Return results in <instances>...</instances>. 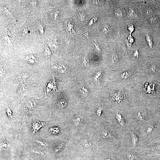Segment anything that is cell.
Here are the masks:
<instances>
[{
    "label": "cell",
    "mask_w": 160,
    "mask_h": 160,
    "mask_svg": "<svg viewBox=\"0 0 160 160\" xmlns=\"http://www.w3.org/2000/svg\"><path fill=\"white\" fill-rule=\"evenodd\" d=\"M157 82L143 73L140 82L135 86L124 89L129 101L144 105H153L158 97L156 92Z\"/></svg>",
    "instance_id": "1"
},
{
    "label": "cell",
    "mask_w": 160,
    "mask_h": 160,
    "mask_svg": "<svg viewBox=\"0 0 160 160\" xmlns=\"http://www.w3.org/2000/svg\"><path fill=\"white\" fill-rule=\"evenodd\" d=\"M131 35L135 44L142 48L148 57L160 56V41L155 29L144 25L137 26Z\"/></svg>",
    "instance_id": "2"
},
{
    "label": "cell",
    "mask_w": 160,
    "mask_h": 160,
    "mask_svg": "<svg viewBox=\"0 0 160 160\" xmlns=\"http://www.w3.org/2000/svg\"><path fill=\"white\" fill-rule=\"evenodd\" d=\"M115 80L119 88H128L136 86L140 81L143 73L139 67L129 63L116 69Z\"/></svg>",
    "instance_id": "3"
},
{
    "label": "cell",
    "mask_w": 160,
    "mask_h": 160,
    "mask_svg": "<svg viewBox=\"0 0 160 160\" xmlns=\"http://www.w3.org/2000/svg\"><path fill=\"white\" fill-rule=\"evenodd\" d=\"M129 111L131 122L128 130L132 129H137L157 113L153 105H144L138 103H133L132 107Z\"/></svg>",
    "instance_id": "4"
},
{
    "label": "cell",
    "mask_w": 160,
    "mask_h": 160,
    "mask_svg": "<svg viewBox=\"0 0 160 160\" xmlns=\"http://www.w3.org/2000/svg\"><path fill=\"white\" fill-rule=\"evenodd\" d=\"M139 133V145H143L160 137V113L155 114L148 122L137 129Z\"/></svg>",
    "instance_id": "5"
},
{
    "label": "cell",
    "mask_w": 160,
    "mask_h": 160,
    "mask_svg": "<svg viewBox=\"0 0 160 160\" xmlns=\"http://www.w3.org/2000/svg\"><path fill=\"white\" fill-rule=\"evenodd\" d=\"M111 46L108 54V62L111 66L116 69L127 63L126 45L124 41H119Z\"/></svg>",
    "instance_id": "6"
},
{
    "label": "cell",
    "mask_w": 160,
    "mask_h": 160,
    "mask_svg": "<svg viewBox=\"0 0 160 160\" xmlns=\"http://www.w3.org/2000/svg\"><path fill=\"white\" fill-rule=\"evenodd\" d=\"M127 17V23H132L135 27L142 26L143 20L141 6L143 0H124Z\"/></svg>",
    "instance_id": "7"
},
{
    "label": "cell",
    "mask_w": 160,
    "mask_h": 160,
    "mask_svg": "<svg viewBox=\"0 0 160 160\" xmlns=\"http://www.w3.org/2000/svg\"><path fill=\"white\" fill-rule=\"evenodd\" d=\"M125 55L127 63L137 67L142 66L148 57L143 49L135 43L130 47L126 46Z\"/></svg>",
    "instance_id": "8"
},
{
    "label": "cell",
    "mask_w": 160,
    "mask_h": 160,
    "mask_svg": "<svg viewBox=\"0 0 160 160\" xmlns=\"http://www.w3.org/2000/svg\"><path fill=\"white\" fill-rule=\"evenodd\" d=\"M139 69L141 73L148 75L153 81L160 83V56L148 57L145 63Z\"/></svg>",
    "instance_id": "9"
},
{
    "label": "cell",
    "mask_w": 160,
    "mask_h": 160,
    "mask_svg": "<svg viewBox=\"0 0 160 160\" xmlns=\"http://www.w3.org/2000/svg\"><path fill=\"white\" fill-rule=\"evenodd\" d=\"M113 113L111 119L112 125L123 132L128 130L131 122L129 110L115 106Z\"/></svg>",
    "instance_id": "10"
},
{
    "label": "cell",
    "mask_w": 160,
    "mask_h": 160,
    "mask_svg": "<svg viewBox=\"0 0 160 160\" xmlns=\"http://www.w3.org/2000/svg\"><path fill=\"white\" fill-rule=\"evenodd\" d=\"M140 136L138 130L130 129L123 132L121 147L123 149H135L139 145Z\"/></svg>",
    "instance_id": "11"
},
{
    "label": "cell",
    "mask_w": 160,
    "mask_h": 160,
    "mask_svg": "<svg viewBox=\"0 0 160 160\" xmlns=\"http://www.w3.org/2000/svg\"><path fill=\"white\" fill-rule=\"evenodd\" d=\"M110 101L115 106L123 107L130 110L133 103L127 100L124 88H119L115 90H110Z\"/></svg>",
    "instance_id": "12"
},
{
    "label": "cell",
    "mask_w": 160,
    "mask_h": 160,
    "mask_svg": "<svg viewBox=\"0 0 160 160\" xmlns=\"http://www.w3.org/2000/svg\"><path fill=\"white\" fill-rule=\"evenodd\" d=\"M141 12L143 20L151 15L160 14V10L153 0H143Z\"/></svg>",
    "instance_id": "13"
},
{
    "label": "cell",
    "mask_w": 160,
    "mask_h": 160,
    "mask_svg": "<svg viewBox=\"0 0 160 160\" xmlns=\"http://www.w3.org/2000/svg\"><path fill=\"white\" fill-rule=\"evenodd\" d=\"M112 4V13L115 19L119 21H125L127 14L124 0L116 1Z\"/></svg>",
    "instance_id": "14"
},
{
    "label": "cell",
    "mask_w": 160,
    "mask_h": 160,
    "mask_svg": "<svg viewBox=\"0 0 160 160\" xmlns=\"http://www.w3.org/2000/svg\"><path fill=\"white\" fill-rule=\"evenodd\" d=\"M135 150L140 154H154L160 152V143L152 141L144 145H138Z\"/></svg>",
    "instance_id": "15"
},
{
    "label": "cell",
    "mask_w": 160,
    "mask_h": 160,
    "mask_svg": "<svg viewBox=\"0 0 160 160\" xmlns=\"http://www.w3.org/2000/svg\"><path fill=\"white\" fill-rule=\"evenodd\" d=\"M151 29H155L160 26V14L151 15L143 20V25Z\"/></svg>",
    "instance_id": "16"
},
{
    "label": "cell",
    "mask_w": 160,
    "mask_h": 160,
    "mask_svg": "<svg viewBox=\"0 0 160 160\" xmlns=\"http://www.w3.org/2000/svg\"><path fill=\"white\" fill-rule=\"evenodd\" d=\"M143 154H140L135 149L123 148V160H143Z\"/></svg>",
    "instance_id": "17"
},
{
    "label": "cell",
    "mask_w": 160,
    "mask_h": 160,
    "mask_svg": "<svg viewBox=\"0 0 160 160\" xmlns=\"http://www.w3.org/2000/svg\"><path fill=\"white\" fill-rule=\"evenodd\" d=\"M34 74V72H33L29 70H23L16 75L13 81V84H17L25 81Z\"/></svg>",
    "instance_id": "18"
},
{
    "label": "cell",
    "mask_w": 160,
    "mask_h": 160,
    "mask_svg": "<svg viewBox=\"0 0 160 160\" xmlns=\"http://www.w3.org/2000/svg\"><path fill=\"white\" fill-rule=\"evenodd\" d=\"M33 87L25 81L19 83L15 92V94L17 95H21L29 91Z\"/></svg>",
    "instance_id": "19"
},
{
    "label": "cell",
    "mask_w": 160,
    "mask_h": 160,
    "mask_svg": "<svg viewBox=\"0 0 160 160\" xmlns=\"http://www.w3.org/2000/svg\"><path fill=\"white\" fill-rule=\"evenodd\" d=\"M57 83L53 78L52 80L49 81L44 88V96L47 97L57 91Z\"/></svg>",
    "instance_id": "20"
},
{
    "label": "cell",
    "mask_w": 160,
    "mask_h": 160,
    "mask_svg": "<svg viewBox=\"0 0 160 160\" xmlns=\"http://www.w3.org/2000/svg\"><path fill=\"white\" fill-rule=\"evenodd\" d=\"M47 124L46 122H41L38 121H34L32 126V130L33 132H37L40 129L46 127Z\"/></svg>",
    "instance_id": "21"
},
{
    "label": "cell",
    "mask_w": 160,
    "mask_h": 160,
    "mask_svg": "<svg viewBox=\"0 0 160 160\" xmlns=\"http://www.w3.org/2000/svg\"><path fill=\"white\" fill-rule=\"evenodd\" d=\"M52 68L59 73L63 74L67 73V69L63 65H56L54 66Z\"/></svg>",
    "instance_id": "22"
},
{
    "label": "cell",
    "mask_w": 160,
    "mask_h": 160,
    "mask_svg": "<svg viewBox=\"0 0 160 160\" xmlns=\"http://www.w3.org/2000/svg\"><path fill=\"white\" fill-rule=\"evenodd\" d=\"M143 160H160V157L153 154H143Z\"/></svg>",
    "instance_id": "23"
},
{
    "label": "cell",
    "mask_w": 160,
    "mask_h": 160,
    "mask_svg": "<svg viewBox=\"0 0 160 160\" xmlns=\"http://www.w3.org/2000/svg\"><path fill=\"white\" fill-rule=\"evenodd\" d=\"M68 102L67 100L63 98L59 99L57 102V105L60 108H65Z\"/></svg>",
    "instance_id": "24"
},
{
    "label": "cell",
    "mask_w": 160,
    "mask_h": 160,
    "mask_svg": "<svg viewBox=\"0 0 160 160\" xmlns=\"http://www.w3.org/2000/svg\"><path fill=\"white\" fill-rule=\"evenodd\" d=\"M103 78V73L101 71L96 72L94 76V79L95 82H98L101 81Z\"/></svg>",
    "instance_id": "25"
},
{
    "label": "cell",
    "mask_w": 160,
    "mask_h": 160,
    "mask_svg": "<svg viewBox=\"0 0 160 160\" xmlns=\"http://www.w3.org/2000/svg\"><path fill=\"white\" fill-rule=\"evenodd\" d=\"M153 106L156 113H160V97H157L153 104Z\"/></svg>",
    "instance_id": "26"
},
{
    "label": "cell",
    "mask_w": 160,
    "mask_h": 160,
    "mask_svg": "<svg viewBox=\"0 0 160 160\" xmlns=\"http://www.w3.org/2000/svg\"><path fill=\"white\" fill-rule=\"evenodd\" d=\"M127 29L129 34H132L135 29V24L132 23H127Z\"/></svg>",
    "instance_id": "27"
},
{
    "label": "cell",
    "mask_w": 160,
    "mask_h": 160,
    "mask_svg": "<svg viewBox=\"0 0 160 160\" xmlns=\"http://www.w3.org/2000/svg\"><path fill=\"white\" fill-rule=\"evenodd\" d=\"M80 91L82 95L84 97L87 96L89 94V92L87 89L83 86L80 87Z\"/></svg>",
    "instance_id": "28"
},
{
    "label": "cell",
    "mask_w": 160,
    "mask_h": 160,
    "mask_svg": "<svg viewBox=\"0 0 160 160\" xmlns=\"http://www.w3.org/2000/svg\"><path fill=\"white\" fill-rule=\"evenodd\" d=\"M105 108V107L102 105H99L96 111L97 115L99 116H101L104 111Z\"/></svg>",
    "instance_id": "29"
},
{
    "label": "cell",
    "mask_w": 160,
    "mask_h": 160,
    "mask_svg": "<svg viewBox=\"0 0 160 160\" xmlns=\"http://www.w3.org/2000/svg\"><path fill=\"white\" fill-rule=\"evenodd\" d=\"M92 3L94 4L99 6L103 7L105 6L106 1L103 0L92 1Z\"/></svg>",
    "instance_id": "30"
},
{
    "label": "cell",
    "mask_w": 160,
    "mask_h": 160,
    "mask_svg": "<svg viewBox=\"0 0 160 160\" xmlns=\"http://www.w3.org/2000/svg\"><path fill=\"white\" fill-rule=\"evenodd\" d=\"M27 60L29 63L31 64H35L36 63V58L34 55H31L27 57Z\"/></svg>",
    "instance_id": "31"
},
{
    "label": "cell",
    "mask_w": 160,
    "mask_h": 160,
    "mask_svg": "<svg viewBox=\"0 0 160 160\" xmlns=\"http://www.w3.org/2000/svg\"><path fill=\"white\" fill-rule=\"evenodd\" d=\"M1 147L3 150H7L9 147V145L6 141H3L1 144Z\"/></svg>",
    "instance_id": "32"
},
{
    "label": "cell",
    "mask_w": 160,
    "mask_h": 160,
    "mask_svg": "<svg viewBox=\"0 0 160 160\" xmlns=\"http://www.w3.org/2000/svg\"><path fill=\"white\" fill-rule=\"evenodd\" d=\"M81 63L82 65L84 67H87L88 65L89 62L87 57H84L83 58Z\"/></svg>",
    "instance_id": "33"
},
{
    "label": "cell",
    "mask_w": 160,
    "mask_h": 160,
    "mask_svg": "<svg viewBox=\"0 0 160 160\" xmlns=\"http://www.w3.org/2000/svg\"><path fill=\"white\" fill-rule=\"evenodd\" d=\"M81 118L78 117H75L73 119L74 124L76 126L79 125L81 122Z\"/></svg>",
    "instance_id": "34"
},
{
    "label": "cell",
    "mask_w": 160,
    "mask_h": 160,
    "mask_svg": "<svg viewBox=\"0 0 160 160\" xmlns=\"http://www.w3.org/2000/svg\"><path fill=\"white\" fill-rule=\"evenodd\" d=\"M59 130L58 128L53 127L51 128L49 130V132L52 134H56L58 132Z\"/></svg>",
    "instance_id": "35"
},
{
    "label": "cell",
    "mask_w": 160,
    "mask_h": 160,
    "mask_svg": "<svg viewBox=\"0 0 160 160\" xmlns=\"http://www.w3.org/2000/svg\"><path fill=\"white\" fill-rule=\"evenodd\" d=\"M6 112L9 118L11 119L12 118V112L11 110L8 107H7L6 108Z\"/></svg>",
    "instance_id": "36"
},
{
    "label": "cell",
    "mask_w": 160,
    "mask_h": 160,
    "mask_svg": "<svg viewBox=\"0 0 160 160\" xmlns=\"http://www.w3.org/2000/svg\"><path fill=\"white\" fill-rule=\"evenodd\" d=\"M97 20V18H93L90 21L89 24V26H90L92 24H93L94 23H95Z\"/></svg>",
    "instance_id": "37"
},
{
    "label": "cell",
    "mask_w": 160,
    "mask_h": 160,
    "mask_svg": "<svg viewBox=\"0 0 160 160\" xmlns=\"http://www.w3.org/2000/svg\"><path fill=\"white\" fill-rule=\"evenodd\" d=\"M94 44L96 47L97 49L100 52L101 51V49L99 47L98 44L96 42V41H93Z\"/></svg>",
    "instance_id": "38"
},
{
    "label": "cell",
    "mask_w": 160,
    "mask_h": 160,
    "mask_svg": "<svg viewBox=\"0 0 160 160\" xmlns=\"http://www.w3.org/2000/svg\"><path fill=\"white\" fill-rule=\"evenodd\" d=\"M78 16L80 17L81 20H84L85 17L84 14L83 13L79 14L78 15Z\"/></svg>",
    "instance_id": "39"
},
{
    "label": "cell",
    "mask_w": 160,
    "mask_h": 160,
    "mask_svg": "<svg viewBox=\"0 0 160 160\" xmlns=\"http://www.w3.org/2000/svg\"><path fill=\"white\" fill-rule=\"evenodd\" d=\"M85 142V146H86V147H89L90 145V143H89L87 141Z\"/></svg>",
    "instance_id": "40"
},
{
    "label": "cell",
    "mask_w": 160,
    "mask_h": 160,
    "mask_svg": "<svg viewBox=\"0 0 160 160\" xmlns=\"http://www.w3.org/2000/svg\"><path fill=\"white\" fill-rule=\"evenodd\" d=\"M84 35L85 36H86L87 37H88L89 36L87 32H86L85 33H84Z\"/></svg>",
    "instance_id": "41"
},
{
    "label": "cell",
    "mask_w": 160,
    "mask_h": 160,
    "mask_svg": "<svg viewBox=\"0 0 160 160\" xmlns=\"http://www.w3.org/2000/svg\"><path fill=\"white\" fill-rule=\"evenodd\" d=\"M157 85H158V86L160 87V83H157Z\"/></svg>",
    "instance_id": "42"
}]
</instances>
